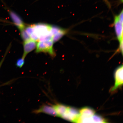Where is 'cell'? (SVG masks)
Listing matches in <instances>:
<instances>
[{
	"mask_svg": "<svg viewBox=\"0 0 123 123\" xmlns=\"http://www.w3.org/2000/svg\"><path fill=\"white\" fill-rule=\"evenodd\" d=\"M25 62V59L22 57L19 58L17 60L16 62V65L17 67L20 68L24 66Z\"/></svg>",
	"mask_w": 123,
	"mask_h": 123,
	"instance_id": "13",
	"label": "cell"
},
{
	"mask_svg": "<svg viewBox=\"0 0 123 123\" xmlns=\"http://www.w3.org/2000/svg\"><path fill=\"white\" fill-rule=\"evenodd\" d=\"M33 31L30 35L31 39L35 41L53 40L51 34L52 25L44 23H40L32 25Z\"/></svg>",
	"mask_w": 123,
	"mask_h": 123,
	"instance_id": "1",
	"label": "cell"
},
{
	"mask_svg": "<svg viewBox=\"0 0 123 123\" xmlns=\"http://www.w3.org/2000/svg\"><path fill=\"white\" fill-rule=\"evenodd\" d=\"M80 116L77 123H85L86 120L95 114V111L91 108L84 107L79 111Z\"/></svg>",
	"mask_w": 123,
	"mask_h": 123,
	"instance_id": "7",
	"label": "cell"
},
{
	"mask_svg": "<svg viewBox=\"0 0 123 123\" xmlns=\"http://www.w3.org/2000/svg\"><path fill=\"white\" fill-rule=\"evenodd\" d=\"M53 41L52 40L39 41L37 44L36 53H47L52 57H54L56 55L54 50Z\"/></svg>",
	"mask_w": 123,
	"mask_h": 123,
	"instance_id": "2",
	"label": "cell"
},
{
	"mask_svg": "<svg viewBox=\"0 0 123 123\" xmlns=\"http://www.w3.org/2000/svg\"><path fill=\"white\" fill-rule=\"evenodd\" d=\"M67 30L55 25H52L51 34L54 43L59 40L67 33Z\"/></svg>",
	"mask_w": 123,
	"mask_h": 123,
	"instance_id": "6",
	"label": "cell"
},
{
	"mask_svg": "<svg viewBox=\"0 0 123 123\" xmlns=\"http://www.w3.org/2000/svg\"><path fill=\"white\" fill-rule=\"evenodd\" d=\"M123 65H121L116 69L115 72L114 85L110 89V91L114 93L117 89L123 85Z\"/></svg>",
	"mask_w": 123,
	"mask_h": 123,
	"instance_id": "5",
	"label": "cell"
},
{
	"mask_svg": "<svg viewBox=\"0 0 123 123\" xmlns=\"http://www.w3.org/2000/svg\"><path fill=\"white\" fill-rule=\"evenodd\" d=\"M116 36L119 42L123 41V10L115 17L114 22Z\"/></svg>",
	"mask_w": 123,
	"mask_h": 123,
	"instance_id": "3",
	"label": "cell"
},
{
	"mask_svg": "<svg viewBox=\"0 0 123 123\" xmlns=\"http://www.w3.org/2000/svg\"><path fill=\"white\" fill-rule=\"evenodd\" d=\"M37 44V41L31 39L24 41L23 43L24 53L22 58L25 59L28 54L34 50L36 47Z\"/></svg>",
	"mask_w": 123,
	"mask_h": 123,
	"instance_id": "10",
	"label": "cell"
},
{
	"mask_svg": "<svg viewBox=\"0 0 123 123\" xmlns=\"http://www.w3.org/2000/svg\"><path fill=\"white\" fill-rule=\"evenodd\" d=\"M118 51L119 52H121L122 53V54L123 53V41H121L119 43V48L118 49Z\"/></svg>",
	"mask_w": 123,
	"mask_h": 123,
	"instance_id": "15",
	"label": "cell"
},
{
	"mask_svg": "<svg viewBox=\"0 0 123 123\" xmlns=\"http://www.w3.org/2000/svg\"><path fill=\"white\" fill-rule=\"evenodd\" d=\"M21 36L24 41H26L31 39L30 37L26 32L25 29L20 31Z\"/></svg>",
	"mask_w": 123,
	"mask_h": 123,
	"instance_id": "12",
	"label": "cell"
},
{
	"mask_svg": "<svg viewBox=\"0 0 123 123\" xmlns=\"http://www.w3.org/2000/svg\"><path fill=\"white\" fill-rule=\"evenodd\" d=\"M33 113L36 114L40 113H43L46 114L54 117H57V114L53 105L44 104L38 110H35Z\"/></svg>",
	"mask_w": 123,
	"mask_h": 123,
	"instance_id": "9",
	"label": "cell"
},
{
	"mask_svg": "<svg viewBox=\"0 0 123 123\" xmlns=\"http://www.w3.org/2000/svg\"><path fill=\"white\" fill-rule=\"evenodd\" d=\"M11 46V45L10 44V45L7 48V50H6V52L5 54L3 57V58L2 60H1V61L0 62V69L1 68V66H2L3 63L4 62V61L5 60V59L6 57L7 54V53H8L9 50H10Z\"/></svg>",
	"mask_w": 123,
	"mask_h": 123,
	"instance_id": "14",
	"label": "cell"
},
{
	"mask_svg": "<svg viewBox=\"0 0 123 123\" xmlns=\"http://www.w3.org/2000/svg\"><path fill=\"white\" fill-rule=\"evenodd\" d=\"M80 116L79 111L75 108L68 106L65 113L61 118L71 122L77 123Z\"/></svg>",
	"mask_w": 123,
	"mask_h": 123,
	"instance_id": "4",
	"label": "cell"
},
{
	"mask_svg": "<svg viewBox=\"0 0 123 123\" xmlns=\"http://www.w3.org/2000/svg\"><path fill=\"white\" fill-rule=\"evenodd\" d=\"M53 105L57 113V117H60L65 113L68 107L64 105L60 104H57Z\"/></svg>",
	"mask_w": 123,
	"mask_h": 123,
	"instance_id": "11",
	"label": "cell"
},
{
	"mask_svg": "<svg viewBox=\"0 0 123 123\" xmlns=\"http://www.w3.org/2000/svg\"><path fill=\"white\" fill-rule=\"evenodd\" d=\"M11 18L14 24L20 31L25 28L26 25L20 17L15 12L9 9H7Z\"/></svg>",
	"mask_w": 123,
	"mask_h": 123,
	"instance_id": "8",
	"label": "cell"
}]
</instances>
